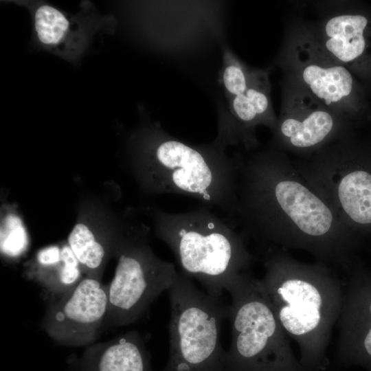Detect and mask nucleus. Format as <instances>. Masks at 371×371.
Returning a JSON list of instances; mask_svg holds the SVG:
<instances>
[{
    "mask_svg": "<svg viewBox=\"0 0 371 371\" xmlns=\"http://www.w3.org/2000/svg\"><path fill=\"white\" fill-rule=\"evenodd\" d=\"M157 238L172 251L181 272L205 291L222 297L229 285L249 273L254 256L245 237L205 205L186 212H153Z\"/></svg>",
    "mask_w": 371,
    "mask_h": 371,
    "instance_id": "nucleus-4",
    "label": "nucleus"
},
{
    "mask_svg": "<svg viewBox=\"0 0 371 371\" xmlns=\"http://www.w3.org/2000/svg\"><path fill=\"white\" fill-rule=\"evenodd\" d=\"M232 342L225 352V371H276L291 359L288 335L278 321L258 279L249 273L233 281Z\"/></svg>",
    "mask_w": 371,
    "mask_h": 371,
    "instance_id": "nucleus-6",
    "label": "nucleus"
},
{
    "mask_svg": "<svg viewBox=\"0 0 371 371\" xmlns=\"http://www.w3.org/2000/svg\"><path fill=\"white\" fill-rule=\"evenodd\" d=\"M258 279L280 324L302 352H323L337 323L344 295L339 280L323 263H305L282 249L268 248Z\"/></svg>",
    "mask_w": 371,
    "mask_h": 371,
    "instance_id": "nucleus-3",
    "label": "nucleus"
},
{
    "mask_svg": "<svg viewBox=\"0 0 371 371\" xmlns=\"http://www.w3.org/2000/svg\"><path fill=\"white\" fill-rule=\"evenodd\" d=\"M273 65L281 69L282 82L303 90L350 120L356 109L352 74L322 48L307 21H289Z\"/></svg>",
    "mask_w": 371,
    "mask_h": 371,
    "instance_id": "nucleus-7",
    "label": "nucleus"
},
{
    "mask_svg": "<svg viewBox=\"0 0 371 371\" xmlns=\"http://www.w3.org/2000/svg\"><path fill=\"white\" fill-rule=\"evenodd\" d=\"M348 124L308 93L282 82L281 109L269 148L307 158L348 135Z\"/></svg>",
    "mask_w": 371,
    "mask_h": 371,
    "instance_id": "nucleus-10",
    "label": "nucleus"
},
{
    "mask_svg": "<svg viewBox=\"0 0 371 371\" xmlns=\"http://www.w3.org/2000/svg\"><path fill=\"white\" fill-rule=\"evenodd\" d=\"M312 5L317 17L308 23L317 41L350 71L357 69L369 49V18L341 1H313Z\"/></svg>",
    "mask_w": 371,
    "mask_h": 371,
    "instance_id": "nucleus-13",
    "label": "nucleus"
},
{
    "mask_svg": "<svg viewBox=\"0 0 371 371\" xmlns=\"http://www.w3.org/2000/svg\"><path fill=\"white\" fill-rule=\"evenodd\" d=\"M256 70L238 59L227 45L223 46L218 81L223 89L225 99L243 93L254 78Z\"/></svg>",
    "mask_w": 371,
    "mask_h": 371,
    "instance_id": "nucleus-18",
    "label": "nucleus"
},
{
    "mask_svg": "<svg viewBox=\"0 0 371 371\" xmlns=\"http://www.w3.org/2000/svg\"><path fill=\"white\" fill-rule=\"evenodd\" d=\"M33 16L36 36L43 47L68 57L83 51L88 34L82 23L48 4L38 6Z\"/></svg>",
    "mask_w": 371,
    "mask_h": 371,
    "instance_id": "nucleus-16",
    "label": "nucleus"
},
{
    "mask_svg": "<svg viewBox=\"0 0 371 371\" xmlns=\"http://www.w3.org/2000/svg\"><path fill=\"white\" fill-rule=\"evenodd\" d=\"M348 135L311 156L293 161L349 232L371 225V172L358 165Z\"/></svg>",
    "mask_w": 371,
    "mask_h": 371,
    "instance_id": "nucleus-9",
    "label": "nucleus"
},
{
    "mask_svg": "<svg viewBox=\"0 0 371 371\" xmlns=\"http://www.w3.org/2000/svg\"><path fill=\"white\" fill-rule=\"evenodd\" d=\"M108 305L107 285L85 276L67 293L49 303L41 325L59 344L87 347L98 337Z\"/></svg>",
    "mask_w": 371,
    "mask_h": 371,
    "instance_id": "nucleus-11",
    "label": "nucleus"
},
{
    "mask_svg": "<svg viewBox=\"0 0 371 371\" xmlns=\"http://www.w3.org/2000/svg\"><path fill=\"white\" fill-rule=\"evenodd\" d=\"M78 363L82 371H153L144 339L136 330L87 346Z\"/></svg>",
    "mask_w": 371,
    "mask_h": 371,
    "instance_id": "nucleus-14",
    "label": "nucleus"
},
{
    "mask_svg": "<svg viewBox=\"0 0 371 371\" xmlns=\"http://www.w3.org/2000/svg\"><path fill=\"white\" fill-rule=\"evenodd\" d=\"M131 166L149 194L194 198L230 219L236 216L237 155L228 156L213 142L188 144L150 124L133 135Z\"/></svg>",
    "mask_w": 371,
    "mask_h": 371,
    "instance_id": "nucleus-2",
    "label": "nucleus"
},
{
    "mask_svg": "<svg viewBox=\"0 0 371 371\" xmlns=\"http://www.w3.org/2000/svg\"><path fill=\"white\" fill-rule=\"evenodd\" d=\"M368 311H369V314H370V317L371 319V300L369 301L368 304ZM366 324H367V326L366 329L339 331V333H346V332H350V331H355V330H360V332L344 335H338L337 341L339 342V346L348 343L352 341V339L360 336V337L352 341L351 343L343 347L339 348L340 350L341 349L346 350V348L352 346L354 343L356 344L358 341H361V347L368 355L371 357V322H369L368 320L366 322Z\"/></svg>",
    "mask_w": 371,
    "mask_h": 371,
    "instance_id": "nucleus-20",
    "label": "nucleus"
},
{
    "mask_svg": "<svg viewBox=\"0 0 371 371\" xmlns=\"http://www.w3.org/2000/svg\"><path fill=\"white\" fill-rule=\"evenodd\" d=\"M167 291L170 354L163 371H225L220 337L229 305L201 291L181 271Z\"/></svg>",
    "mask_w": 371,
    "mask_h": 371,
    "instance_id": "nucleus-5",
    "label": "nucleus"
},
{
    "mask_svg": "<svg viewBox=\"0 0 371 371\" xmlns=\"http://www.w3.org/2000/svg\"><path fill=\"white\" fill-rule=\"evenodd\" d=\"M29 245L25 226L16 214H8L1 225V253L4 256L15 258L22 255Z\"/></svg>",
    "mask_w": 371,
    "mask_h": 371,
    "instance_id": "nucleus-19",
    "label": "nucleus"
},
{
    "mask_svg": "<svg viewBox=\"0 0 371 371\" xmlns=\"http://www.w3.org/2000/svg\"><path fill=\"white\" fill-rule=\"evenodd\" d=\"M119 241L107 242L88 225L78 223L71 231L67 244L79 261L85 276L102 281L107 258L111 252L115 254Z\"/></svg>",
    "mask_w": 371,
    "mask_h": 371,
    "instance_id": "nucleus-17",
    "label": "nucleus"
},
{
    "mask_svg": "<svg viewBox=\"0 0 371 371\" xmlns=\"http://www.w3.org/2000/svg\"><path fill=\"white\" fill-rule=\"evenodd\" d=\"M237 159L234 219L245 238L268 248L305 251L325 265H346L350 232L286 153L268 148Z\"/></svg>",
    "mask_w": 371,
    "mask_h": 371,
    "instance_id": "nucleus-1",
    "label": "nucleus"
},
{
    "mask_svg": "<svg viewBox=\"0 0 371 371\" xmlns=\"http://www.w3.org/2000/svg\"><path fill=\"white\" fill-rule=\"evenodd\" d=\"M271 85L267 70L257 69L247 88L230 99L218 110L217 134L213 144L225 151L231 146L243 145L245 149L258 145L256 130L265 126L271 131L276 116L271 98Z\"/></svg>",
    "mask_w": 371,
    "mask_h": 371,
    "instance_id": "nucleus-12",
    "label": "nucleus"
},
{
    "mask_svg": "<svg viewBox=\"0 0 371 371\" xmlns=\"http://www.w3.org/2000/svg\"><path fill=\"white\" fill-rule=\"evenodd\" d=\"M114 276L107 284L108 311L104 323L124 326L137 321L152 303L175 282V265L157 257L148 241V229H132L115 249Z\"/></svg>",
    "mask_w": 371,
    "mask_h": 371,
    "instance_id": "nucleus-8",
    "label": "nucleus"
},
{
    "mask_svg": "<svg viewBox=\"0 0 371 371\" xmlns=\"http://www.w3.org/2000/svg\"><path fill=\"white\" fill-rule=\"evenodd\" d=\"M80 264L68 244L42 248L28 267L26 276L41 286L50 302L71 290L82 279Z\"/></svg>",
    "mask_w": 371,
    "mask_h": 371,
    "instance_id": "nucleus-15",
    "label": "nucleus"
}]
</instances>
